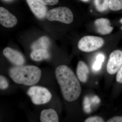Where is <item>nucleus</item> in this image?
I'll list each match as a JSON object with an SVG mask.
<instances>
[{
    "label": "nucleus",
    "mask_w": 122,
    "mask_h": 122,
    "mask_svg": "<svg viewBox=\"0 0 122 122\" xmlns=\"http://www.w3.org/2000/svg\"><path fill=\"white\" fill-rule=\"evenodd\" d=\"M30 57L33 61H39L49 58L50 54L47 50H35L30 53Z\"/></svg>",
    "instance_id": "obj_14"
},
{
    "label": "nucleus",
    "mask_w": 122,
    "mask_h": 122,
    "mask_svg": "<svg viewBox=\"0 0 122 122\" xmlns=\"http://www.w3.org/2000/svg\"><path fill=\"white\" fill-rule=\"evenodd\" d=\"M107 122H122V116H116L108 119Z\"/></svg>",
    "instance_id": "obj_22"
},
{
    "label": "nucleus",
    "mask_w": 122,
    "mask_h": 122,
    "mask_svg": "<svg viewBox=\"0 0 122 122\" xmlns=\"http://www.w3.org/2000/svg\"><path fill=\"white\" fill-rule=\"evenodd\" d=\"M109 9L113 11L122 10V0H110Z\"/></svg>",
    "instance_id": "obj_16"
},
{
    "label": "nucleus",
    "mask_w": 122,
    "mask_h": 122,
    "mask_svg": "<svg viewBox=\"0 0 122 122\" xmlns=\"http://www.w3.org/2000/svg\"><path fill=\"white\" fill-rule=\"evenodd\" d=\"M89 72V69L87 65L83 61H79L76 69V74L78 80L82 83H86Z\"/></svg>",
    "instance_id": "obj_11"
},
{
    "label": "nucleus",
    "mask_w": 122,
    "mask_h": 122,
    "mask_svg": "<svg viewBox=\"0 0 122 122\" xmlns=\"http://www.w3.org/2000/svg\"><path fill=\"white\" fill-rule=\"evenodd\" d=\"M105 59V56L102 54H98L96 57V61L94 63L93 68L94 69L98 70L100 69L102 66V64Z\"/></svg>",
    "instance_id": "obj_17"
},
{
    "label": "nucleus",
    "mask_w": 122,
    "mask_h": 122,
    "mask_svg": "<svg viewBox=\"0 0 122 122\" xmlns=\"http://www.w3.org/2000/svg\"><path fill=\"white\" fill-rule=\"evenodd\" d=\"M55 74L63 98L68 102L77 100L81 95V88L72 70L68 66L62 65L56 68Z\"/></svg>",
    "instance_id": "obj_1"
},
{
    "label": "nucleus",
    "mask_w": 122,
    "mask_h": 122,
    "mask_svg": "<svg viewBox=\"0 0 122 122\" xmlns=\"http://www.w3.org/2000/svg\"><path fill=\"white\" fill-rule=\"evenodd\" d=\"M50 41L49 39L46 36H43L40 38L32 44L31 48L33 50L37 49L47 50L49 47Z\"/></svg>",
    "instance_id": "obj_13"
},
{
    "label": "nucleus",
    "mask_w": 122,
    "mask_h": 122,
    "mask_svg": "<svg viewBox=\"0 0 122 122\" xmlns=\"http://www.w3.org/2000/svg\"><path fill=\"white\" fill-rule=\"evenodd\" d=\"M95 26L96 27L97 32L102 35L110 34L113 30L111 26L110 21L106 18H98L94 21Z\"/></svg>",
    "instance_id": "obj_10"
},
{
    "label": "nucleus",
    "mask_w": 122,
    "mask_h": 122,
    "mask_svg": "<svg viewBox=\"0 0 122 122\" xmlns=\"http://www.w3.org/2000/svg\"><path fill=\"white\" fill-rule=\"evenodd\" d=\"M46 5H54L57 4L59 0H38Z\"/></svg>",
    "instance_id": "obj_20"
},
{
    "label": "nucleus",
    "mask_w": 122,
    "mask_h": 122,
    "mask_svg": "<svg viewBox=\"0 0 122 122\" xmlns=\"http://www.w3.org/2000/svg\"><path fill=\"white\" fill-rule=\"evenodd\" d=\"M27 94L32 102L35 105L48 103L52 97L51 93L46 88L38 86H33L30 87Z\"/></svg>",
    "instance_id": "obj_3"
},
{
    "label": "nucleus",
    "mask_w": 122,
    "mask_h": 122,
    "mask_svg": "<svg viewBox=\"0 0 122 122\" xmlns=\"http://www.w3.org/2000/svg\"><path fill=\"white\" fill-rule=\"evenodd\" d=\"M11 79L18 84L32 86L37 83L41 76V71L35 66H17L9 70Z\"/></svg>",
    "instance_id": "obj_2"
},
{
    "label": "nucleus",
    "mask_w": 122,
    "mask_h": 122,
    "mask_svg": "<svg viewBox=\"0 0 122 122\" xmlns=\"http://www.w3.org/2000/svg\"><path fill=\"white\" fill-rule=\"evenodd\" d=\"M120 23H121V24H122V18L121 19V20H120ZM121 29H122V27H121Z\"/></svg>",
    "instance_id": "obj_24"
},
{
    "label": "nucleus",
    "mask_w": 122,
    "mask_h": 122,
    "mask_svg": "<svg viewBox=\"0 0 122 122\" xmlns=\"http://www.w3.org/2000/svg\"><path fill=\"white\" fill-rule=\"evenodd\" d=\"M30 10L38 19H42L46 17L47 8L46 5L38 0H26Z\"/></svg>",
    "instance_id": "obj_7"
},
{
    "label": "nucleus",
    "mask_w": 122,
    "mask_h": 122,
    "mask_svg": "<svg viewBox=\"0 0 122 122\" xmlns=\"http://www.w3.org/2000/svg\"><path fill=\"white\" fill-rule=\"evenodd\" d=\"M104 44V41L102 38L93 36H86L79 40L78 48L79 50L91 52L102 48Z\"/></svg>",
    "instance_id": "obj_5"
},
{
    "label": "nucleus",
    "mask_w": 122,
    "mask_h": 122,
    "mask_svg": "<svg viewBox=\"0 0 122 122\" xmlns=\"http://www.w3.org/2000/svg\"><path fill=\"white\" fill-rule=\"evenodd\" d=\"M41 122H58L59 117L57 114L54 109H45L41 111L40 115Z\"/></svg>",
    "instance_id": "obj_12"
},
{
    "label": "nucleus",
    "mask_w": 122,
    "mask_h": 122,
    "mask_svg": "<svg viewBox=\"0 0 122 122\" xmlns=\"http://www.w3.org/2000/svg\"><path fill=\"white\" fill-rule=\"evenodd\" d=\"M46 18L50 21H57L64 24H71L73 20L74 16L72 11L66 7H60L49 11Z\"/></svg>",
    "instance_id": "obj_4"
},
{
    "label": "nucleus",
    "mask_w": 122,
    "mask_h": 122,
    "mask_svg": "<svg viewBox=\"0 0 122 122\" xmlns=\"http://www.w3.org/2000/svg\"><path fill=\"white\" fill-rule=\"evenodd\" d=\"M85 122H104L105 120L102 117L100 116H91L85 119Z\"/></svg>",
    "instance_id": "obj_19"
},
{
    "label": "nucleus",
    "mask_w": 122,
    "mask_h": 122,
    "mask_svg": "<svg viewBox=\"0 0 122 122\" xmlns=\"http://www.w3.org/2000/svg\"><path fill=\"white\" fill-rule=\"evenodd\" d=\"M81 0L83 1V2H87V1H88L89 0Z\"/></svg>",
    "instance_id": "obj_23"
},
{
    "label": "nucleus",
    "mask_w": 122,
    "mask_h": 122,
    "mask_svg": "<svg viewBox=\"0 0 122 122\" xmlns=\"http://www.w3.org/2000/svg\"><path fill=\"white\" fill-rule=\"evenodd\" d=\"M110 0H94L96 10L100 12L106 11L109 8Z\"/></svg>",
    "instance_id": "obj_15"
},
{
    "label": "nucleus",
    "mask_w": 122,
    "mask_h": 122,
    "mask_svg": "<svg viewBox=\"0 0 122 122\" xmlns=\"http://www.w3.org/2000/svg\"><path fill=\"white\" fill-rule=\"evenodd\" d=\"M116 81L118 83H122V65L117 72Z\"/></svg>",
    "instance_id": "obj_21"
},
{
    "label": "nucleus",
    "mask_w": 122,
    "mask_h": 122,
    "mask_svg": "<svg viewBox=\"0 0 122 122\" xmlns=\"http://www.w3.org/2000/svg\"><path fill=\"white\" fill-rule=\"evenodd\" d=\"M9 86V82L4 76H0V89L1 90L6 89Z\"/></svg>",
    "instance_id": "obj_18"
},
{
    "label": "nucleus",
    "mask_w": 122,
    "mask_h": 122,
    "mask_svg": "<svg viewBox=\"0 0 122 122\" xmlns=\"http://www.w3.org/2000/svg\"><path fill=\"white\" fill-rule=\"evenodd\" d=\"M3 54L9 61L15 65L22 66L25 63V58L20 52L13 49L6 47L3 50Z\"/></svg>",
    "instance_id": "obj_8"
},
{
    "label": "nucleus",
    "mask_w": 122,
    "mask_h": 122,
    "mask_svg": "<svg viewBox=\"0 0 122 122\" xmlns=\"http://www.w3.org/2000/svg\"><path fill=\"white\" fill-rule=\"evenodd\" d=\"M17 23V20L14 15L2 7H0V23L5 28H12Z\"/></svg>",
    "instance_id": "obj_9"
},
{
    "label": "nucleus",
    "mask_w": 122,
    "mask_h": 122,
    "mask_svg": "<svg viewBox=\"0 0 122 122\" xmlns=\"http://www.w3.org/2000/svg\"><path fill=\"white\" fill-rule=\"evenodd\" d=\"M122 65V51H114L110 55L107 66V70L109 74L113 75L118 72Z\"/></svg>",
    "instance_id": "obj_6"
}]
</instances>
